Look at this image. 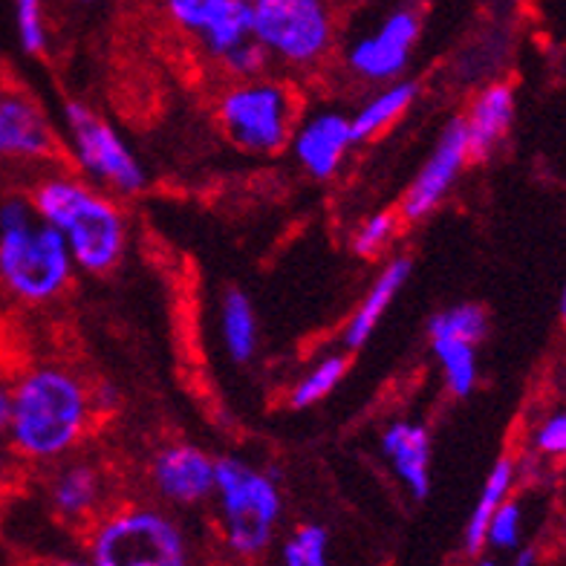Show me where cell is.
Listing matches in <instances>:
<instances>
[{
    "instance_id": "cell-1",
    "label": "cell",
    "mask_w": 566,
    "mask_h": 566,
    "mask_svg": "<svg viewBox=\"0 0 566 566\" xmlns=\"http://www.w3.org/2000/svg\"><path fill=\"white\" fill-rule=\"evenodd\" d=\"M93 390L70 367L32 365L12 381V410L3 446L15 462L50 469L73 457L93 424Z\"/></svg>"
},
{
    "instance_id": "cell-2",
    "label": "cell",
    "mask_w": 566,
    "mask_h": 566,
    "mask_svg": "<svg viewBox=\"0 0 566 566\" xmlns=\"http://www.w3.org/2000/svg\"><path fill=\"white\" fill-rule=\"evenodd\" d=\"M35 214L59 231L84 275H107L125 261L130 229L116 197L67 171L38 177L27 191Z\"/></svg>"
},
{
    "instance_id": "cell-3",
    "label": "cell",
    "mask_w": 566,
    "mask_h": 566,
    "mask_svg": "<svg viewBox=\"0 0 566 566\" xmlns=\"http://www.w3.org/2000/svg\"><path fill=\"white\" fill-rule=\"evenodd\" d=\"M78 272L67 243L35 214L27 195L0 200V286L21 304L61 298Z\"/></svg>"
},
{
    "instance_id": "cell-4",
    "label": "cell",
    "mask_w": 566,
    "mask_h": 566,
    "mask_svg": "<svg viewBox=\"0 0 566 566\" xmlns=\"http://www.w3.org/2000/svg\"><path fill=\"white\" fill-rule=\"evenodd\" d=\"M214 521L226 552L238 560H261L277 541L286 500L272 469L243 457H217Z\"/></svg>"
},
{
    "instance_id": "cell-5",
    "label": "cell",
    "mask_w": 566,
    "mask_h": 566,
    "mask_svg": "<svg viewBox=\"0 0 566 566\" xmlns=\"http://www.w3.org/2000/svg\"><path fill=\"white\" fill-rule=\"evenodd\" d=\"M90 566H197L195 537L154 500L111 506L87 532Z\"/></svg>"
},
{
    "instance_id": "cell-6",
    "label": "cell",
    "mask_w": 566,
    "mask_h": 566,
    "mask_svg": "<svg viewBox=\"0 0 566 566\" xmlns=\"http://www.w3.org/2000/svg\"><path fill=\"white\" fill-rule=\"evenodd\" d=\"M342 18L336 0H263L254 7L252 35L272 64L313 73L336 53Z\"/></svg>"
},
{
    "instance_id": "cell-7",
    "label": "cell",
    "mask_w": 566,
    "mask_h": 566,
    "mask_svg": "<svg viewBox=\"0 0 566 566\" xmlns=\"http://www.w3.org/2000/svg\"><path fill=\"white\" fill-rule=\"evenodd\" d=\"M298 96L277 78L231 82L217 98V125L234 148L272 157L290 145L292 127L298 122Z\"/></svg>"
},
{
    "instance_id": "cell-8",
    "label": "cell",
    "mask_w": 566,
    "mask_h": 566,
    "mask_svg": "<svg viewBox=\"0 0 566 566\" xmlns=\"http://www.w3.org/2000/svg\"><path fill=\"white\" fill-rule=\"evenodd\" d=\"M64 142L82 177L107 195L136 197L148 186V171L125 136L78 98L64 105Z\"/></svg>"
},
{
    "instance_id": "cell-9",
    "label": "cell",
    "mask_w": 566,
    "mask_h": 566,
    "mask_svg": "<svg viewBox=\"0 0 566 566\" xmlns=\"http://www.w3.org/2000/svg\"><path fill=\"white\" fill-rule=\"evenodd\" d=\"M422 35V18L413 7H396L376 27L344 46V70L361 84L399 82Z\"/></svg>"
},
{
    "instance_id": "cell-10",
    "label": "cell",
    "mask_w": 566,
    "mask_h": 566,
    "mask_svg": "<svg viewBox=\"0 0 566 566\" xmlns=\"http://www.w3.org/2000/svg\"><path fill=\"white\" fill-rule=\"evenodd\" d=\"M145 480L154 503L177 514L195 512L214 497L217 457L195 442H165L150 454Z\"/></svg>"
},
{
    "instance_id": "cell-11",
    "label": "cell",
    "mask_w": 566,
    "mask_h": 566,
    "mask_svg": "<svg viewBox=\"0 0 566 566\" xmlns=\"http://www.w3.org/2000/svg\"><path fill=\"white\" fill-rule=\"evenodd\" d=\"M489 333V315L480 304H454L428 321V344L440 365L448 394L457 399L474 394L480 379L478 344Z\"/></svg>"
},
{
    "instance_id": "cell-12",
    "label": "cell",
    "mask_w": 566,
    "mask_h": 566,
    "mask_svg": "<svg viewBox=\"0 0 566 566\" xmlns=\"http://www.w3.org/2000/svg\"><path fill=\"white\" fill-rule=\"evenodd\" d=\"M469 139H465V127H462V116H454L440 130L437 142H433L431 154L417 171L413 182L405 191L402 202H399V217L402 223H422L424 217H431L440 209L451 191H454L457 179L469 168Z\"/></svg>"
},
{
    "instance_id": "cell-13",
    "label": "cell",
    "mask_w": 566,
    "mask_h": 566,
    "mask_svg": "<svg viewBox=\"0 0 566 566\" xmlns=\"http://www.w3.org/2000/svg\"><path fill=\"white\" fill-rule=\"evenodd\" d=\"M61 154V136L44 107L21 87L0 90V163L41 165Z\"/></svg>"
},
{
    "instance_id": "cell-14",
    "label": "cell",
    "mask_w": 566,
    "mask_h": 566,
    "mask_svg": "<svg viewBox=\"0 0 566 566\" xmlns=\"http://www.w3.org/2000/svg\"><path fill=\"white\" fill-rule=\"evenodd\" d=\"M107 494H111V480L98 462L73 454L50 465L44 497L59 521L90 530L111 509Z\"/></svg>"
},
{
    "instance_id": "cell-15",
    "label": "cell",
    "mask_w": 566,
    "mask_h": 566,
    "mask_svg": "<svg viewBox=\"0 0 566 566\" xmlns=\"http://www.w3.org/2000/svg\"><path fill=\"white\" fill-rule=\"evenodd\" d=\"M353 145H356V139H353L350 130V113L324 107V111L298 116L286 148L306 177L327 182L342 171Z\"/></svg>"
},
{
    "instance_id": "cell-16",
    "label": "cell",
    "mask_w": 566,
    "mask_h": 566,
    "mask_svg": "<svg viewBox=\"0 0 566 566\" xmlns=\"http://www.w3.org/2000/svg\"><path fill=\"white\" fill-rule=\"evenodd\" d=\"M379 451L410 500H428L433 483V442L428 424L417 419H396L381 431Z\"/></svg>"
},
{
    "instance_id": "cell-17",
    "label": "cell",
    "mask_w": 566,
    "mask_h": 566,
    "mask_svg": "<svg viewBox=\"0 0 566 566\" xmlns=\"http://www.w3.org/2000/svg\"><path fill=\"white\" fill-rule=\"evenodd\" d=\"M514 122V90L506 82L485 84L478 96L471 98L469 111L462 116L465 139H469L471 163H485L500 142L506 139Z\"/></svg>"
},
{
    "instance_id": "cell-18",
    "label": "cell",
    "mask_w": 566,
    "mask_h": 566,
    "mask_svg": "<svg viewBox=\"0 0 566 566\" xmlns=\"http://www.w3.org/2000/svg\"><path fill=\"white\" fill-rule=\"evenodd\" d=\"M410 272H413V261L399 254L394 261H388L379 269L376 281L370 283V290L365 292V298L358 301V306L353 310L347 327H344V350H361L370 336L376 333L385 315H388L390 304L396 301V295L402 292V286L408 283Z\"/></svg>"
},
{
    "instance_id": "cell-19",
    "label": "cell",
    "mask_w": 566,
    "mask_h": 566,
    "mask_svg": "<svg viewBox=\"0 0 566 566\" xmlns=\"http://www.w3.org/2000/svg\"><path fill=\"white\" fill-rule=\"evenodd\" d=\"M417 98L419 84L410 82V78L381 84L376 93H370V96L358 105L356 113H350V130L356 145H365V142L385 134L388 127H394L396 122L402 119L405 113L413 107Z\"/></svg>"
},
{
    "instance_id": "cell-20",
    "label": "cell",
    "mask_w": 566,
    "mask_h": 566,
    "mask_svg": "<svg viewBox=\"0 0 566 566\" xmlns=\"http://www.w3.org/2000/svg\"><path fill=\"white\" fill-rule=\"evenodd\" d=\"M514 480H517V462L512 457H500L497 462L489 471L483 489L478 494V503L471 509L469 521H465V535H462V546L469 552L471 558H478L480 552L485 549V530H489V521L492 514L503 506V500H509L514 489Z\"/></svg>"
},
{
    "instance_id": "cell-21",
    "label": "cell",
    "mask_w": 566,
    "mask_h": 566,
    "mask_svg": "<svg viewBox=\"0 0 566 566\" xmlns=\"http://www.w3.org/2000/svg\"><path fill=\"white\" fill-rule=\"evenodd\" d=\"M220 338L234 365H249L258 353V315L247 292L231 286L220 298Z\"/></svg>"
},
{
    "instance_id": "cell-22",
    "label": "cell",
    "mask_w": 566,
    "mask_h": 566,
    "mask_svg": "<svg viewBox=\"0 0 566 566\" xmlns=\"http://www.w3.org/2000/svg\"><path fill=\"white\" fill-rule=\"evenodd\" d=\"M252 18L254 7H249L243 0H229V7L197 35L202 53L209 55V59L220 61L231 50H238L240 44L252 41Z\"/></svg>"
},
{
    "instance_id": "cell-23",
    "label": "cell",
    "mask_w": 566,
    "mask_h": 566,
    "mask_svg": "<svg viewBox=\"0 0 566 566\" xmlns=\"http://www.w3.org/2000/svg\"><path fill=\"white\" fill-rule=\"evenodd\" d=\"M347 370H350V356H347V350L329 353V356H324L321 361H315V365L292 385L290 408L306 410L313 408V405L324 402L329 394H336V388L344 381Z\"/></svg>"
},
{
    "instance_id": "cell-24",
    "label": "cell",
    "mask_w": 566,
    "mask_h": 566,
    "mask_svg": "<svg viewBox=\"0 0 566 566\" xmlns=\"http://www.w3.org/2000/svg\"><path fill=\"white\" fill-rule=\"evenodd\" d=\"M281 566H333L329 560V530L324 523H298L281 541Z\"/></svg>"
},
{
    "instance_id": "cell-25",
    "label": "cell",
    "mask_w": 566,
    "mask_h": 566,
    "mask_svg": "<svg viewBox=\"0 0 566 566\" xmlns=\"http://www.w3.org/2000/svg\"><path fill=\"white\" fill-rule=\"evenodd\" d=\"M399 229H402V217H399V211H376V214H370L367 220H361L358 229L353 231V254H356L358 261H373V258H379V254L394 243L396 231Z\"/></svg>"
},
{
    "instance_id": "cell-26",
    "label": "cell",
    "mask_w": 566,
    "mask_h": 566,
    "mask_svg": "<svg viewBox=\"0 0 566 566\" xmlns=\"http://www.w3.org/2000/svg\"><path fill=\"white\" fill-rule=\"evenodd\" d=\"M15 9V32L18 44L27 55H44L46 53V15L44 0H12Z\"/></svg>"
},
{
    "instance_id": "cell-27",
    "label": "cell",
    "mask_w": 566,
    "mask_h": 566,
    "mask_svg": "<svg viewBox=\"0 0 566 566\" xmlns=\"http://www.w3.org/2000/svg\"><path fill=\"white\" fill-rule=\"evenodd\" d=\"M163 7L174 27L197 38L229 7V0H163Z\"/></svg>"
},
{
    "instance_id": "cell-28",
    "label": "cell",
    "mask_w": 566,
    "mask_h": 566,
    "mask_svg": "<svg viewBox=\"0 0 566 566\" xmlns=\"http://www.w3.org/2000/svg\"><path fill=\"white\" fill-rule=\"evenodd\" d=\"M523 537V506L517 500H503V506L492 514L485 530V546L497 552H514Z\"/></svg>"
},
{
    "instance_id": "cell-29",
    "label": "cell",
    "mask_w": 566,
    "mask_h": 566,
    "mask_svg": "<svg viewBox=\"0 0 566 566\" xmlns=\"http://www.w3.org/2000/svg\"><path fill=\"white\" fill-rule=\"evenodd\" d=\"M220 70L229 75L231 82H249V78H261V75L269 73L272 67V61L269 55L263 53V46L258 41H247V44H240L238 50H231L229 55L217 61Z\"/></svg>"
},
{
    "instance_id": "cell-30",
    "label": "cell",
    "mask_w": 566,
    "mask_h": 566,
    "mask_svg": "<svg viewBox=\"0 0 566 566\" xmlns=\"http://www.w3.org/2000/svg\"><path fill=\"white\" fill-rule=\"evenodd\" d=\"M532 446L544 457H566V410H558L537 424Z\"/></svg>"
},
{
    "instance_id": "cell-31",
    "label": "cell",
    "mask_w": 566,
    "mask_h": 566,
    "mask_svg": "<svg viewBox=\"0 0 566 566\" xmlns=\"http://www.w3.org/2000/svg\"><path fill=\"white\" fill-rule=\"evenodd\" d=\"M12 480H15V457L9 454L3 440H0V503L7 500L9 489H12Z\"/></svg>"
},
{
    "instance_id": "cell-32",
    "label": "cell",
    "mask_w": 566,
    "mask_h": 566,
    "mask_svg": "<svg viewBox=\"0 0 566 566\" xmlns=\"http://www.w3.org/2000/svg\"><path fill=\"white\" fill-rule=\"evenodd\" d=\"M9 410H12V381L0 376V440H3V433H7Z\"/></svg>"
},
{
    "instance_id": "cell-33",
    "label": "cell",
    "mask_w": 566,
    "mask_h": 566,
    "mask_svg": "<svg viewBox=\"0 0 566 566\" xmlns=\"http://www.w3.org/2000/svg\"><path fill=\"white\" fill-rule=\"evenodd\" d=\"M512 566H537V552L532 546H517Z\"/></svg>"
},
{
    "instance_id": "cell-34",
    "label": "cell",
    "mask_w": 566,
    "mask_h": 566,
    "mask_svg": "<svg viewBox=\"0 0 566 566\" xmlns=\"http://www.w3.org/2000/svg\"><path fill=\"white\" fill-rule=\"evenodd\" d=\"M35 566H90V560L78 558V555H67V558H46Z\"/></svg>"
},
{
    "instance_id": "cell-35",
    "label": "cell",
    "mask_w": 566,
    "mask_h": 566,
    "mask_svg": "<svg viewBox=\"0 0 566 566\" xmlns=\"http://www.w3.org/2000/svg\"><path fill=\"white\" fill-rule=\"evenodd\" d=\"M560 321L566 324V286H564V292H560Z\"/></svg>"
},
{
    "instance_id": "cell-36",
    "label": "cell",
    "mask_w": 566,
    "mask_h": 566,
    "mask_svg": "<svg viewBox=\"0 0 566 566\" xmlns=\"http://www.w3.org/2000/svg\"><path fill=\"white\" fill-rule=\"evenodd\" d=\"M478 566H497V564H494L492 558H483V560H478Z\"/></svg>"
},
{
    "instance_id": "cell-37",
    "label": "cell",
    "mask_w": 566,
    "mask_h": 566,
    "mask_svg": "<svg viewBox=\"0 0 566 566\" xmlns=\"http://www.w3.org/2000/svg\"><path fill=\"white\" fill-rule=\"evenodd\" d=\"M243 3H249V7H258V3H263V0H243Z\"/></svg>"
},
{
    "instance_id": "cell-38",
    "label": "cell",
    "mask_w": 566,
    "mask_h": 566,
    "mask_svg": "<svg viewBox=\"0 0 566 566\" xmlns=\"http://www.w3.org/2000/svg\"><path fill=\"white\" fill-rule=\"evenodd\" d=\"M7 87V78H3V73H0V90Z\"/></svg>"
},
{
    "instance_id": "cell-39",
    "label": "cell",
    "mask_w": 566,
    "mask_h": 566,
    "mask_svg": "<svg viewBox=\"0 0 566 566\" xmlns=\"http://www.w3.org/2000/svg\"><path fill=\"white\" fill-rule=\"evenodd\" d=\"M564 535H566V512H564Z\"/></svg>"
},
{
    "instance_id": "cell-40",
    "label": "cell",
    "mask_w": 566,
    "mask_h": 566,
    "mask_svg": "<svg viewBox=\"0 0 566 566\" xmlns=\"http://www.w3.org/2000/svg\"><path fill=\"white\" fill-rule=\"evenodd\" d=\"M82 3H93V0H82Z\"/></svg>"
}]
</instances>
